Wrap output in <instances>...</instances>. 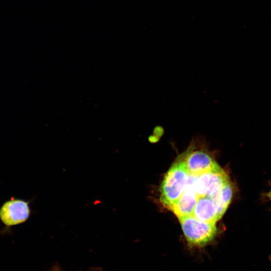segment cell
I'll use <instances>...</instances> for the list:
<instances>
[{"label": "cell", "instance_id": "cell-8", "mask_svg": "<svg viewBox=\"0 0 271 271\" xmlns=\"http://www.w3.org/2000/svg\"><path fill=\"white\" fill-rule=\"evenodd\" d=\"M233 188L228 180L222 186L213 199L217 211L218 219L219 220L227 210L232 198Z\"/></svg>", "mask_w": 271, "mask_h": 271}, {"label": "cell", "instance_id": "cell-3", "mask_svg": "<svg viewBox=\"0 0 271 271\" xmlns=\"http://www.w3.org/2000/svg\"><path fill=\"white\" fill-rule=\"evenodd\" d=\"M201 138L193 139L183 160L190 175L198 176L208 172L218 165L206 150Z\"/></svg>", "mask_w": 271, "mask_h": 271}, {"label": "cell", "instance_id": "cell-6", "mask_svg": "<svg viewBox=\"0 0 271 271\" xmlns=\"http://www.w3.org/2000/svg\"><path fill=\"white\" fill-rule=\"evenodd\" d=\"M198 198L193 187L188 181L185 191L170 209L178 219L191 215Z\"/></svg>", "mask_w": 271, "mask_h": 271}, {"label": "cell", "instance_id": "cell-1", "mask_svg": "<svg viewBox=\"0 0 271 271\" xmlns=\"http://www.w3.org/2000/svg\"><path fill=\"white\" fill-rule=\"evenodd\" d=\"M190 174L183 161L176 162L166 174L162 182L160 199L163 204L171 208L185 191Z\"/></svg>", "mask_w": 271, "mask_h": 271}, {"label": "cell", "instance_id": "cell-10", "mask_svg": "<svg viewBox=\"0 0 271 271\" xmlns=\"http://www.w3.org/2000/svg\"><path fill=\"white\" fill-rule=\"evenodd\" d=\"M268 197H269V198L270 200L271 201V190L269 192Z\"/></svg>", "mask_w": 271, "mask_h": 271}, {"label": "cell", "instance_id": "cell-5", "mask_svg": "<svg viewBox=\"0 0 271 271\" xmlns=\"http://www.w3.org/2000/svg\"><path fill=\"white\" fill-rule=\"evenodd\" d=\"M30 214L28 202L20 199H12L6 202L0 208V219L8 226L25 222Z\"/></svg>", "mask_w": 271, "mask_h": 271}, {"label": "cell", "instance_id": "cell-9", "mask_svg": "<svg viewBox=\"0 0 271 271\" xmlns=\"http://www.w3.org/2000/svg\"><path fill=\"white\" fill-rule=\"evenodd\" d=\"M51 271H61V270L59 268L57 267V266H55Z\"/></svg>", "mask_w": 271, "mask_h": 271}, {"label": "cell", "instance_id": "cell-7", "mask_svg": "<svg viewBox=\"0 0 271 271\" xmlns=\"http://www.w3.org/2000/svg\"><path fill=\"white\" fill-rule=\"evenodd\" d=\"M192 215L205 222L216 223L218 220L215 202L213 198L207 196L198 198Z\"/></svg>", "mask_w": 271, "mask_h": 271}, {"label": "cell", "instance_id": "cell-4", "mask_svg": "<svg viewBox=\"0 0 271 271\" xmlns=\"http://www.w3.org/2000/svg\"><path fill=\"white\" fill-rule=\"evenodd\" d=\"M228 180L225 172L218 166L214 169L198 176L190 175L188 181L199 197L207 196L214 198Z\"/></svg>", "mask_w": 271, "mask_h": 271}, {"label": "cell", "instance_id": "cell-2", "mask_svg": "<svg viewBox=\"0 0 271 271\" xmlns=\"http://www.w3.org/2000/svg\"><path fill=\"white\" fill-rule=\"evenodd\" d=\"M190 248H202L212 242L217 234L215 223L200 221L192 215L179 219Z\"/></svg>", "mask_w": 271, "mask_h": 271}]
</instances>
